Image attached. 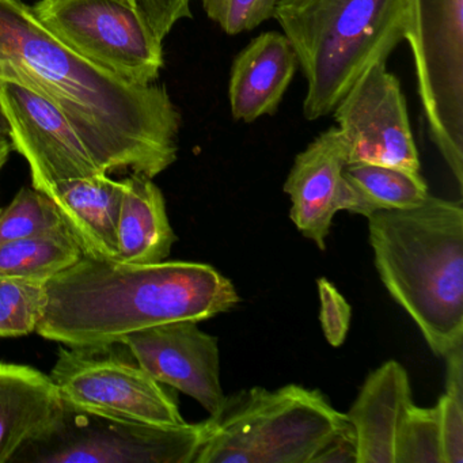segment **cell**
Instances as JSON below:
<instances>
[{"label": "cell", "instance_id": "6da1fadb", "mask_svg": "<svg viewBox=\"0 0 463 463\" xmlns=\"http://www.w3.org/2000/svg\"><path fill=\"white\" fill-rule=\"evenodd\" d=\"M0 80L58 108L108 175L154 178L177 161L183 120L166 88L128 82L86 61L23 0H0Z\"/></svg>", "mask_w": 463, "mask_h": 463}, {"label": "cell", "instance_id": "7a4b0ae2", "mask_svg": "<svg viewBox=\"0 0 463 463\" xmlns=\"http://www.w3.org/2000/svg\"><path fill=\"white\" fill-rule=\"evenodd\" d=\"M240 302L229 279L200 262L129 264L83 254L47 281L37 335L69 348H107L173 322H202Z\"/></svg>", "mask_w": 463, "mask_h": 463}, {"label": "cell", "instance_id": "3957f363", "mask_svg": "<svg viewBox=\"0 0 463 463\" xmlns=\"http://www.w3.org/2000/svg\"><path fill=\"white\" fill-rule=\"evenodd\" d=\"M373 261L392 299L430 351L463 343V208L430 196L419 207L368 216Z\"/></svg>", "mask_w": 463, "mask_h": 463}, {"label": "cell", "instance_id": "277c9868", "mask_svg": "<svg viewBox=\"0 0 463 463\" xmlns=\"http://www.w3.org/2000/svg\"><path fill=\"white\" fill-rule=\"evenodd\" d=\"M409 0H280L275 18L307 83L303 116L332 115L357 78L405 40Z\"/></svg>", "mask_w": 463, "mask_h": 463}, {"label": "cell", "instance_id": "5b68a950", "mask_svg": "<svg viewBox=\"0 0 463 463\" xmlns=\"http://www.w3.org/2000/svg\"><path fill=\"white\" fill-rule=\"evenodd\" d=\"M194 463H311L348 424L319 390L287 384L224 398Z\"/></svg>", "mask_w": 463, "mask_h": 463}, {"label": "cell", "instance_id": "8992f818", "mask_svg": "<svg viewBox=\"0 0 463 463\" xmlns=\"http://www.w3.org/2000/svg\"><path fill=\"white\" fill-rule=\"evenodd\" d=\"M210 421L154 425L78 411L64 403L50 430L12 463H194Z\"/></svg>", "mask_w": 463, "mask_h": 463}, {"label": "cell", "instance_id": "52a82bcc", "mask_svg": "<svg viewBox=\"0 0 463 463\" xmlns=\"http://www.w3.org/2000/svg\"><path fill=\"white\" fill-rule=\"evenodd\" d=\"M405 40L430 140L463 188V0H409Z\"/></svg>", "mask_w": 463, "mask_h": 463}, {"label": "cell", "instance_id": "ba28073f", "mask_svg": "<svg viewBox=\"0 0 463 463\" xmlns=\"http://www.w3.org/2000/svg\"><path fill=\"white\" fill-rule=\"evenodd\" d=\"M32 9L48 32L90 63L137 85L158 80L164 42L137 7L121 0H39Z\"/></svg>", "mask_w": 463, "mask_h": 463}, {"label": "cell", "instance_id": "9c48e42d", "mask_svg": "<svg viewBox=\"0 0 463 463\" xmlns=\"http://www.w3.org/2000/svg\"><path fill=\"white\" fill-rule=\"evenodd\" d=\"M107 348H61L50 376L63 402L78 411L154 425L185 424L162 383Z\"/></svg>", "mask_w": 463, "mask_h": 463}, {"label": "cell", "instance_id": "30bf717a", "mask_svg": "<svg viewBox=\"0 0 463 463\" xmlns=\"http://www.w3.org/2000/svg\"><path fill=\"white\" fill-rule=\"evenodd\" d=\"M348 164L400 167L420 173L400 80L386 61L368 67L333 110Z\"/></svg>", "mask_w": 463, "mask_h": 463}, {"label": "cell", "instance_id": "8fae6325", "mask_svg": "<svg viewBox=\"0 0 463 463\" xmlns=\"http://www.w3.org/2000/svg\"><path fill=\"white\" fill-rule=\"evenodd\" d=\"M0 107L13 150L28 162L37 191L50 197L64 181L105 173L66 116L31 89L0 80Z\"/></svg>", "mask_w": 463, "mask_h": 463}, {"label": "cell", "instance_id": "7c38bea8", "mask_svg": "<svg viewBox=\"0 0 463 463\" xmlns=\"http://www.w3.org/2000/svg\"><path fill=\"white\" fill-rule=\"evenodd\" d=\"M121 345L159 383L196 400L210 416L223 406L218 338L203 332L197 322L159 325L127 335Z\"/></svg>", "mask_w": 463, "mask_h": 463}, {"label": "cell", "instance_id": "4fadbf2b", "mask_svg": "<svg viewBox=\"0 0 463 463\" xmlns=\"http://www.w3.org/2000/svg\"><path fill=\"white\" fill-rule=\"evenodd\" d=\"M346 165L345 146L332 127L298 154L284 183L292 203L289 218L319 250L326 249L335 213L354 207V192L344 177Z\"/></svg>", "mask_w": 463, "mask_h": 463}, {"label": "cell", "instance_id": "5bb4252c", "mask_svg": "<svg viewBox=\"0 0 463 463\" xmlns=\"http://www.w3.org/2000/svg\"><path fill=\"white\" fill-rule=\"evenodd\" d=\"M299 61L283 33L265 32L251 40L232 61L229 101L235 121L253 123L278 112Z\"/></svg>", "mask_w": 463, "mask_h": 463}, {"label": "cell", "instance_id": "9a60e30c", "mask_svg": "<svg viewBox=\"0 0 463 463\" xmlns=\"http://www.w3.org/2000/svg\"><path fill=\"white\" fill-rule=\"evenodd\" d=\"M411 401V381L394 360L368 375L346 419L356 435L357 463H395V441Z\"/></svg>", "mask_w": 463, "mask_h": 463}, {"label": "cell", "instance_id": "2e32d148", "mask_svg": "<svg viewBox=\"0 0 463 463\" xmlns=\"http://www.w3.org/2000/svg\"><path fill=\"white\" fill-rule=\"evenodd\" d=\"M64 402L50 375L29 365L0 363V463L50 430Z\"/></svg>", "mask_w": 463, "mask_h": 463}, {"label": "cell", "instance_id": "e0dca14e", "mask_svg": "<svg viewBox=\"0 0 463 463\" xmlns=\"http://www.w3.org/2000/svg\"><path fill=\"white\" fill-rule=\"evenodd\" d=\"M126 184L108 173L64 181L50 199L88 256L118 260V223Z\"/></svg>", "mask_w": 463, "mask_h": 463}, {"label": "cell", "instance_id": "ac0fdd59", "mask_svg": "<svg viewBox=\"0 0 463 463\" xmlns=\"http://www.w3.org/2000/svg\"><path fill=\"white\" fill-rule=\"evenodd\" d=\"M118 223V260L129 264L166 261L175 234L161 189L147 175L132 173L124 180Z\"/></svg>", "mask_w": 463, "mask_h": 463}, {"label": "cell", "instance_id": "d6986e66", "mask_svg": "<svg viewBox=\"0 0 463 463\" xmlns=\"http://www.w3.org/2000/svg\"><path fill=\"white\" fill-rule=\"evenodd\" d=\"M344 177L354 192L352 213L373 215L382 210L419 207L430 197L421 173L371 164H348Z\"/></svg>", "mask_w": 463, "mask_h": 463}, {"label": "cell", "instance_id": "ffe728a7", "mask_svg": "<svg viewBox=\"0 0 463 463\" xmlns=\"http://www.w3.org/2000/svg\"><path fill=\"white\" fill-rule=\"evenodd\" d=\"M85 254L70 229L0 245V276L47 283Z\"/></svg>", "mask_w": 463, "mask_h": 463}, {"label": "cell", "instance_id": "44dd1931", "mask_svg": "<svg viewBox=\"0 0 463 463\" xmlns=\"http://www.w3.org/2000/svg\"><path fill=\"white\" fill-rule=\"evenodd\" d=\"M67 229L55 203L33 186L21 189L13 202L0 210V245Z\"/></svg>", "mask_w": 463, "mask_h": 463}, {"label": "cell", "instance_id": "7402d4cb", "mask_svg": "<svg viewBox=\"0 0 463 463\" xmlns=\"http://www.w3.org/2000/svg\"><path fill=\"white\" fill-rule=\"evenodd\" d=\"M45 307V281L0 276V338L36 333Z\"/></svg>", "mask_w": 463, "mask_h": 463}, {"label": "cell", "instance_id": "603a6c76", "mask_svg": "<svg viewBox=\"0 0 463 463\" xmlns=\"http://www.w3.org/2000/svg\"><path fill=\"white\" fill-rule=\"evenodd\" d=\"M395 463H443L438 406L406 409L395 441Z\"/></svg>", "mask_w": 463, "mask_h": 463}, {"label": "cell", "instance_id": "cb8c5ba5", "mask_svg": "<svg viewBox=\"0 0 463 463\" xmlns=\"http://www.w3.org/2000/svg\"><path fill=\"white\" fill-rule=\"evenodd\" d=\"M280 0H202L207 17L229 36L254 31L275 15Z\"/></svg>", "mask_w": 463, "mask_h": 463}, {"label": "cell", "instance_id": "d4e9b609", "mask_svg": "<svg viewBox=\"0 0 463 463\" xmlns=\"http://www.w3.org/2000/svg\"><path fill=\"white\" fill-rule=\"evenodd\" d=\"M317 286L321 305L319 319L325 337L330 345L340 346L348 335L352 316L351 306L326 279H318Z\"/></svg>", "mask_w": 463, "mask_h": 463}, {"label": "cell", "instance_id": "484cf974", "mask_svg": "<svg viewBox=\"0 0 463 463\" xmlns=\"http://www.w3.org/2000/svg\"><path fill=\"white\" fill-rule=\"evenodd\" d=\"M443 463H463V394L446 392L438 401Z\"/></svg>", "mask_w": 463, "mask_h": 463}, {"label": "cell", "instance_id": "4316f807", "mask_svg": "<svg viewBox=\"0 0 463 463\" xmlns=\"http://www.w3.org/2000/svg\"><path fill=\"white\" fill-rule=\"evenodd\" d=\"M194 0H137V10L161 42L180 21L191 20Z\"/></svg>", "mask_w": 463, "mask_h": 463}, {"label": "cell", "instance_id": "83f0119b", "mask_svg": "<svg viewBox=\"0 0 463 463\" xmlns=\"http://www.w3.org/2000/svg\"><path fill=\"white\" fill-rule=\"evenodd\" d=\"M311 463H357V441L351 422L326 441Z\"/></svg>", "mask_w": 463, "mask_h": 463}, {"label": "cell", "instance_id": "f1b7e54d", "mask_svg": "<svg viewBox=\"0 0 463 463\" xmlns=\"http://www.w3.org/2000/svg\"><path fill=\"white\" fill-rule=\"evenodd\" d=\"M13 145L10 139V127L5 118L4 110L0 107V170L6 164L9 159L10 153H12Z\"/></svg>", "mask_w": 463, "mask_h": 463}, {"label": "cell", "instance_id": "f546056e", "mask_svg": "<svg viewBox=\"0 0 463 463\" xmlns=\"http://www.w3.org/2000/svg\"><path fill=\"white\" fill-rule=\"evenodd\" d=\"M124 4L131 5V6L137 7V0H121Z\"/></svg>", "mask_w": 463, "mask_h": 463}]
</instances>
